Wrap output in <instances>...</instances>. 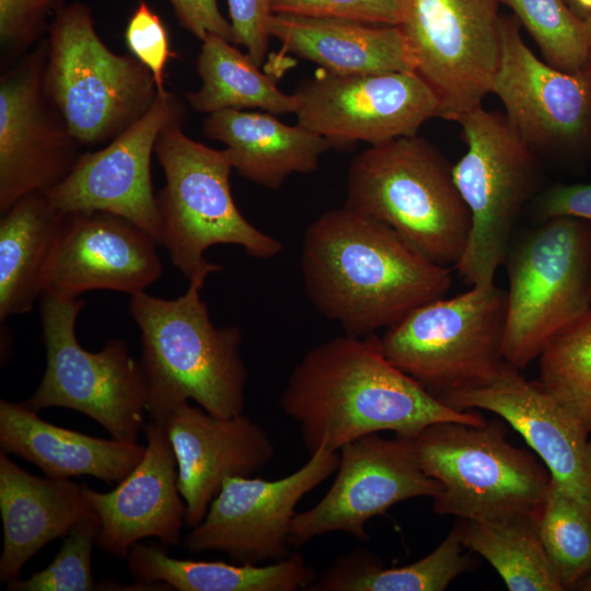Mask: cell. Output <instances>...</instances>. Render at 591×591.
<instances>
[{
  "mask_svg": "<svg viewBox=\"0 0 591 591\" xmlns=\"http://www.w3.org/2000/svg\"><path fill=\"white\" fill-rule=\"evenodd\" d=\"M66 0H0L1 66L7 68L48 32Z\"/></svg>",
  "mask_w": 591,
  "mask_h": 591,
  "instance_id": "36",
  "label": "cell"
},
{
  "mask_svg": "<svg viewBox=\"0 0 591 591\" xmlns=\"http://www.w3.org/2000/svg\"><path fill=\"white\" fill-rule=\"evenodd\" d=\"M461 523L425 557L386 568L372 553L355 549L340 556L306 591H442L472 567L463 553Z\"/></svg>",
  "mask_w": 591,
  "mask_h": 591,
  "instance_id": "29",
  "label": "cell"
},
{
  "mask_svg": "<svg viewBox=\"0 0 591 591\" xmlns=\"http://www.w3.org/2000/svg\"><path fill=\"white\" fill-rule=\"evenodd\" d=\"M126 45L131 55L152 73L159 92L165 91V67L175 57L166 27L146 0H141L128 20Z\"/></svg>",
  "mask_w": 591,
  "mask_h": 591,
  "instance_id": "38",
  "label": "cell"
},
{
  "mask_svg": "<svg viewBox=\"0 0 591 591\" xmlns=\"http://www.w3.org/2000/svg\"><path fill=\"white\" fill-rule=\"evenodd\" d=\"M66 213L43 193L15 201L0 220V320L30 312Z\"/></svg>",
  "mask_w": 591,
  "mask_h": 591,
  "instance_id": "28",
  "label": "cell"
},
{
  "mask_svg": "<svg viewBox=\"0 0 591 591\" xmlns=\"http://www.w3.org/2000/svg\"><path fill=\"white\" fill-rule=\"evenodd\" d=\"M40 298L46 369L37 390L22 403L34 412L73 409L95 420L113 439L137 442L146 426L147 392L140 363L127 343L115 338L97 352L86 350L76 334L85 301Z\"/></svg>",
  "mask_w": 591,
  "mask_h": 591,
  "instance_id": "11",
  "label": "cell"
},
{
  "mask_svg": "<svg viewBox=\"0 0 591 591\" xmlns=\"http://www.w3.org/2000/svg\"><path fill=\"white\" fill-rule=\"evenodd\" d=\"M158 242L142 228L103 211L66 213L43 278V294L74 299L91 290L130 296L162 274Z\"/></svg>",
  "mask_w": 591,
  "mask_h": 591,
  "instance_id": "19",
  "label": "cell"
},
{
  "mask_svg": "<svg viewBox=\"0 0 591 591\" xmlns=\"http://www.w3.org/2000/svg\"><path fill=\"white\" fill-rule=\"evenodd\" d=\"M590 294H591V269H590Z\"/></svg>",
  "mask_w": 591,
  "mask_h": 591,
  "instance_id": "45",
  "label": "cell"
},
{
  "mask_svg": "<svg viewBox=\"0 0 591 591\" xmlns=\"http://www.w3.org/2000/svg\"><path fill=\"white\" fill-rule=\"evenodd\" d=\"M345 206L385 223L444 267L457 265L468 241L471 215L452 165L417 135L357 154L348 169Z\"/></svg>",
  "mask_w": 591,
  "mask_h": 591,
  "instance_id": "4",
  "label": "cell"
},
{
  "mask_svg": "<svg viewBox=\"0 0 591 591\" xmlns=\"http://www.w3.org/2000/svg\"><path fill=\"white\" fill-rule=\"evenodd\" d=\"M533 208L542 221L568 217L591 223V183L554 185L535 198Z\"/></svg>",
  "mask_w": 591,
  "mask_h": 591,
  "instance_id": "40",
  "label": "cell"
},
{
  "mask_svg": "<svg viewBox=\"0 0 591 591\" xmlns=\"http://www.w3.org/2000/svg\"><path fill=\"white\" fill-rule=\"evenodd\" d=\"M163 426L176 457L189 528L202 521L227 477H251L275 456L266 429L243 414L219 417L186 402Z\"/></svg>",
  "mask_w": 591,
  "mask_h": 591,
  "instance_id": "21",
  "label": "cell"
},
{
  "mask_svg": "<svg viewBox=\"0 0 591 591\" xmlns=\"http://www.w3.org/2000/svg\"><path fill=\"white\" fill-rule=\"evenodd\" d=\"M183 120L167 124L154 148L165 176L157 194L160 245L189 282L205 285L210 274L221 271L204 255L210 246L237 245L254 258L270 259L282 251V244L239 210L230 185L233 167L224 149L189 138Z\"/></svg>",
  "mask_w": 591,
  "mask_h": 591,
  "instance_id": "5",
  "label": "cell"
},
{
  "mask_svg": "<svg viewBox=\"0 0 591 591\" xmlns=\"http://www.w3.org/2000/svg\"><path fill=\"white\" fill-rule=\"evenodd\" d=\"M233 44L246 49L247 56L259 67L268 47L269 22L273 16L270 0H228Z\"/></svg>",
  "mask_w": 591,
  "mask_h": 591,
  "instance_id": "39",
  "label": "cell"
},
{
  "mask_svg": "<svg viewBox=\"0 0 591 591\" xmlns=\"http://www.w3.org/2000/svg\"><path fill=\"white\" fill-rule=\"evenodd\" d=\"M46 38L8 66L0 78V213L33 193L59 184L80 144L44 89Z\"/></svg>",
  "mask_w": 591,
  "mask_h": 591,
  "instance_id": "15",
  "label": "cell"
},
{
  "mask_svg": "<svg viewBox=\"0 0 591 591\" xmlns=\"http://www.w3.org/2000/svg\"><path fill=\"white\" fill-rule=\"evenodd\" d=\"M503 359L519 370L591 311V223L552 218L510 244Z\"/></svg>",
  "mask_w": 591,
  "mask_h": 591,
  "instance_id": "8",
  "label": "cell"
},
{
  "mask_svg": "<svg viewBox=\"0 0 591 591\" xmlns=\"http://www.w3.org/2000/svg\"><path fill=\"white\" fill-rule=\"evenodd\" d=\"M534 38L548 65L577 72L590 63L591 14H578L565 0H498Z\"/></svg>",
  "mask_w": 591,
  "mask_h": 591,
  "instance_id": "34",
  "label": "cell"
},
{
  "mask_svg": "<svg viewBox=\"0 0 591 591\" xmlns=\"http://www.w3.org/2000/svg\"><path fill=\"white\" fill-rule=\"evenodd\" d=\"M101 530L96 513L81 519L62 538L53 561L26 579L8 582V591H93L99 590L92 573V549Z\"/></svg>",
  "mask_w": 591,
  "mask_h": 591,
  "instance_id": "35",
  "label": "cell"
},
{
  "mask_svg": "<svg viewBox=\"0 0 591 591\" xmlns=\"http://www.w3.org/2000/svg\"><path fill=\"white\" fill-rule=\"evenodd\" d=\"M501 53L491 92L530 149L570 153L591 141V63L561 71L537 58L523 42L520 23L500 15Z\"/></svg>",
  "mask_w": 591,
  "mask_h": 591,
  "instance_id": "17",
  "label": "cell"
},
{
  "mask_svg": "<svg viewBox=\"0 0 591 591\" xmlns=\"http://www.w3.org/2000/svg\"><path fill=\"white\" fill-rule=\"evenodd\" d=\"M269 33L283 51L315 62L332 74L414 72L397 25L273 14Z\"/></svg>",
  "mask_w": 591,
  "mask_h": 591,
  "instance_id": "25",
  "label": "cell"
},
{
  "mask_svg": "<svg viewBox=\"0 0 591 591\" xmlns=\"http://www.w3.org/2000/svg\"><path fill=\"white\" fill-rule=\"evenodd\" d=\"M274 14L398 25L401 0H270Z\"/></svg>",
  "mask_w": 591,
  "mask_h": 591,
  "instance_id": "37",
  "label": "cell"
},
{
  "mask_svg": "<svg viewBox=\"0 0 591 591\" xmlns=\"http://www.w3.org/2000/svg\"><path fill=\"white\" fill-rule=\"evenodd\" d=\"M575 11L587 16L591 14V0H572Z\"/></svg>",
  "mask_w": 591,
  "mask_h": 591,
  "instance_id": "42",
  "label": "cell"
},
{
  "mask_svg": "<svg viewBox=\"0 0 591 591\" xmlns=\"http://www.w3.org/2000/svg\"><path fill=\"white\" fill-rule=\"evenodd\" d=\"M536 528L565 590H573L591 572V514L552 479Z\"/></svg>",
  "mask_w": 591,
  "mask_h": 591,
  "instance_id": "32",
  "label": "cell"
},
{
  "mask_svg": "<svg viewBox=\"0 0 591 591\" xmlns=\"http://www.w3.org/2000/svg\"><path fill=\"white\" fill-rule=\"evenodd\" d=\"M300 263L312 305L356 337L389 328L451 286L449 267L347 206L324 212L306 228Z\"/></svg>",
  "mask_w": 591,
  "mask_h": 591,
  "instance_id": "2",
  "label": "cell"
},
{
  "mask_svg": "<svg viewBox=\"0 0 591 591\" xmlns=\"http://www.w3.org/2000/svg\"><path fill=\"white\" fill-rule=\"evenodd\" d=\"M0 581L8 582L20 578L23 566L40 548L63 538L81 519L95 512L82 484L32 475L0 451Z\"/></svg>",
  "mask_w": 591,
  "mask_h": 591,
  "instance_id": "23",
  "label": "cell"
},
{
  "mask_svg": "<svg viewBox=\"0 0 591 591\" xmlns=\"http://www.w3.org/2000/svg\"><path fill=\"white\" fill-rule=\"evenodd\" d=\"M178 23L199 40L209 34L233 43V28L222 15L218 0H169Z\"/></svg>",
  "mask_w": 591,
  "mask_h": 591,
  "instance_id": "41",
  "label": "cell"
},
{
  "mask_svg": "<svg viewBox=\"0 0 591 591\" xmlns=\"http://www.w3.org/2000/svg\"><path fill=\"white\" fill-rule=\"evenodd\" d=\"M572 9H573V3H572V0H565ZM575 10V9H573Z\"/></svg>",
  "mask_w": 591,
  "mask_h": 591,
  "instance_id": "44",
  "label": "cell"
},
{
  "mask_svg": "<svg viewBox=\"0 0 591 591\" xmlns=\"http://www.w3.org/2000/svg\"><path fill=\"white\" fill-rule=\"evenodd\" d=\"M0 450L37 466L46 476H93L120 483L142 460L138 442L101 439L53 425L23 403L0 401Z\"/></svg>",
  "mask_w": 591,
  "mask_h": 591,
  "instance_id": "24",
  "label": "cell"
},
{
  "mask_svg": "<svg viewBox=\"0 0 591 591\" xmlns=\"http://www.w3.org/2000/svg\"><path fill=\"white\" fill-rule=\"evenodd\" d=\"M573 590L578 591H591V572L584 577L582 580H580L573 588Z\"/></svg>",
  "mask_w": 591,
  "mask_h": 591,
  "instance_id": "43",
  "label": "cell"
},
{
  "mask_svg": "<svg viewBox=\"0 0 591 591\" xmlns=\"http://www.w3.org/2000/svg\"><path fill=\"white\" fill-rule=\"evenodd\" d=\"M339 454L320 449L279 479L227 477L202 521L183 546L190 553L222 552L234 563L263 565L288 558L300 500L336 472Z\"/></svg>",
  "mask_w": 591,
  "mask_h": 591,
  "instance_id": "13",
  "label": "cell"
},
{
  "mask_svg": "<svg viewBox=\"0 0 591 591\" xmlns=\"http://www.w3.org/2000/svg\"><path fill=\"white\" fill-rule=\"evenodd\" d=\"M426 475L441 484L433 511L470 520L536 515L552 476L529 451L506 439L501 421H444L410 438Z\"/></svg>",
  "mask_w": 591,
  "mask_h": 591,
  "instance_id": "7",
  "label": "cell"
},
{
  "mask_svg": "<svg viewBox=\"0 0 591 591\" xmlns=\"http://www.w3.org/2000/svg\"><path fill=\"white\" fill-rule=\"evenodd\" d=\"M184 105L163 91L149 111L102 149L81 153L69 174L43 194L63 213L103 211L146 230L160 245V219L151 178L158 137L171 121L184 118Z\"/></svg>",
  "mask_w": 591,
  "mask_h": 591,
  "instance_id": "18",
  "label": "cell"
},
{
  "mask_svg": "<svg viewBox=\"0 0 591 591\" xmlns=\"http://www.w3.org/2000/svg\"><path fill=\"white\" fill-rule=\"evenodd\" d=\"M498 0H401V28L414 72L432 90L439 118L482 106L499 67Z\"/></svg>",
  "mask_w": 591,
  "mask_h": 591,
  "instance_id": "12",
  "label": "cell"
},
{
  "mask_svg": "<svg viewBox=\"0 0 591 591\" xmlns=\"http://www.w3.org/2000/svg\"><path fill=\"white\" fill-rule=\"evenodd\" d=\"M332 486L310 509L297 512L290 531L291 547L331 532L366 542V524L401 501L433 497L441 484L425 474L412 441L395 436L368 434L345 444Z\"/></svg>",
  "mask_w": 591,
  "mask_h": 591,
  "instance_id": "14",
  "label": "cell"
},
{
  "mask_svg": "<svg viewBox=\"0 0 591 591\" xmlns=\"http://www.w3.org/2000/svg\"><path fill=\"white\" fill-rule=\"evenodd\" d=\"M507 292L472 286L452 298L427 302L380 337L391 363L443 397L493 381L506 360L502 345Z\"/></svg>",
  "mask_w": 591,
  "mask_h": 591,
  "instance_id": "9",
  "label": "cell"
},
{
  "mask_svg": "<svg viewBox=\"0 0 591 591\" xmlns=\"http://www.w3.org/2000/svg\"><path fill=\"white\" fill-rule=\"evenodd\" d=\"M440 399L502 418L540 456L552 479L591 514L590 432L541 382L528 380L506 361L493 381Z\"/></svg>",
  "mask_w": 591,
  "mask_h": 591,
  "instance_id": "20",
  "label": "cell"
},
{
  "mask_svg": "<svg viewBox=\"0 0 591 591\" xmlns=\"http://www.w3.org/2000/svg\"><path fill=\"white\" fill-rule=\"evenodd\" d=\"M143 432L146 452L135 470L108 493L85 484V499L101 522L96 546L126 559L130 548L143 538L155 537L164 545L181 541L186 503L178 489L176 457L162 424L150 420Z\"/></svg>",
  "mask_w": 591,
  "mask_h": 591,
  "instance_id": "22",
  "label": "cell"
},
{
  "mask_svg": "<svg viewBox=\"0 0 591 591\" xmlns=\"http://www.w3.org/2000/svg\"><path fill=\"white\" fill-rule=\"evenodd\" d=\"M202 287L189 282L172 300L146 291L131 296L128 310L141 333L139 363L152 421L163 425L189 399L219 417L243 414L247 373L240 352L242 332L212 323Z\"/></svg>",
  "mask_w": 591,
  "mask_h": 591,
  "instance_id": "3",
  "label": "cell"
},
{
  "mask_svg": "<svg viewBox=\"0 0 591 591\" xmlns=\"http://www.w3.org/2000/svg\"><path fill=\"white\" fill-rule=\"evenodd\" d=\"M275 114L227 109L207 115L205 136L225 144L237 174L266 188H279L294 173L314 172L332 143L297 124H283Z\"/></svg>",
  "mask_w": 591,
  "mask_h": 591,
  "instance_id": "26",
  "label": "cell"
},
{
  "mask_svg": "<svg viewBox=\"0 0 591 591\" xmlns=\"http://www.w3.org/2000/svg\"><path fill=\"white\" fill-rule=\"evenodd\" d=\"M45 38V93L80 147L109 142L154 103L152 73L104 44L85 3L67 4Z\"/></svg>",
  "mask_w": 591,
  "mask_h": 591,
  "instance_id": "6",
  "label": "cell"
},
{
  "mask_svg": "<svg viewBox=\"0 0 591 591\" xmlns=\"http://www.w3.org/2000/svg\"><path fill=\"white\" fill-rule=\"evenodd\" d=\"M460 523L464 547L486 559L508 590H565L538 536L536 515L489 521L462 519Z\"/></svg>",
  "mask_w": 591,
  "mask_h": 591,
  "instance_id": "31",
  "label": "cell"
},
{
  "mask_svg": "<svg viewBox=\"0 0 591 591\" xmlns=\"http://www.w3.org/2000/svg\"><path fill=\"white\" fill-rule=\"evenodd\" d=\"M538 366L542 385L591 433V311L551 340Z\"/></svg>",
  "mask_w": 591,
  "mask_h": 591,
  "instance_id": "33",
  "label": "cell"
},
{
  "mask_svg": "<svg viewBox=\"0 0 591 591\" xmlns=\"http://www.w3.org/2000/svg\"><path fill=\"white\" fill-rule=\"evenodd\" d=\"M294 94L298 124L336 148L415 136L440 114L437 96L415 72L327 73L306 81Z\"/></svg>",
  "mask_w": 591,
  "mask_h": 591,
  "instance_id": "16",
  "label": "cell"
},
{
  "mask_svg": "<svg viewBox=\"0 0 591 591\" xmlns=\"http://www.w3.org/2000/svg\"><path fill=\"white\" fill-rule=\"evenodd\" d=\"M590 63H591V54H590Z\"/></svg>",
  "mask_w": 591,
  "mask_h": 591,
  "instance_id": "46",
  "label": "cell"
},
{
  "mask_svg": "<svg viewBox=\"0 0 591 591\" xmlns=\"http://www.w3.org/2000/svg\"><path fill=\"white\" fill-rule=\"evenodd\" d=\"M461 125L467 149L452 166L454 184L471 215V231L455 266L470 286L494 283L514 224L538 183L534 152L497 111L479 106Z\"/></svg>",
  "mask_w": 591,
  "mask_h": 591,
  "instance_id": "10",
  "label": "cell"
},
{
  "mask_svg": "<svg viewBox=\"0 0 591 591\" xmlns=\"http://www.w3.org/2000/svg\"><path fill=\"white\" fill-rule=\"evenodd\" d=\"M278 404L298 425L310 455L320 449L337 452L380 431L410 439L437 422H486L475 409L445 404L391 363L375 334H345L308 350Z\"/></svg>",
  "mask_w": 591,
  "mask_h": 591,
  "instance_id": "1",
  "label": "cell"
},
{
  "mask_svg": "<svg viewBox=\"0 0 591 591\" xmlns=\"http://www.w3.org/2000/svg\"><path fill=\"white\" fill-rule=\"evenodd\" d=\"M139 582H162L177 591H297L305 590L317 577L298 553L263 565L178 559L164 549L132 545L126 558Z\"/></svg>",
  "mask_w": 591,
  "mask_h": 591,
  "instance_id": "27",
  "label": "cell"
},
{
  "mask_svg": "<svg viewBox=\"0 0 591 591\" xmlns=\"http://www.w3.org/2000/svg\"><path fill=\"white\" fill-rule=\"evenodd\" d=\"M200 86L186 93V101L207 115L259 108L271 114L294 113L297 95L286 94L233 43L209 34L201 40L196 62Z\"/></svg>",
  "mask_w": 591,
  "mask_h": 591,
  "instance_id": "30",
  "label": "cell"
}]
</instances>
